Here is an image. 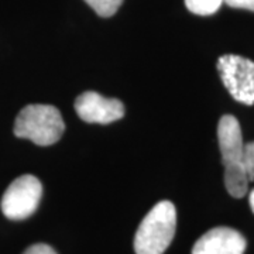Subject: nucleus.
<instances>
[{"label":"nucleus","mask_w":254,"mask_h":254,"mask_svg":"<svg viewBox=\"0 0 254 254\" xmlns=\"http://www.w3.org/2000/svg\"><path fill=\"white\" fill-rule=\"evenodd\" d=\"M218 141L225 167V187L233 198H243L249 190V177L243 165L242 127L235 116L225 115L219 120Z\"/></svg>","instance_id":"f257e3e1"},{"label":"nucleus","mask_w":254,"mask_h":254,"mask_svg":"<svg viewBox=\"0 0 254 254\" xmlns=\"http://www.w3.org/2000/svg\"><path fill=\"white\" fill-rule=\"evenodd\" d=\"M225 3L235 9H246L254 11V0H225Z\"/></svg>","instance_id":"f8f14e48"},{"label":"nucleus","mask_w":254,"mask_h":254,"mask_svg":"<svg viewBox=\"0 0 254 254\" xmlns=\"http://www.w3.org/2000/svg\"><path fill=\"white\" fill-rule=\"evenodd\" d=\"M43 185L34 175H21L10 184L1 198V212L11 220L30 218L38 208Z\"/></svg>","instance_id":"39448f33"},{"label":"nucleus","mask_w":254,"mask_h":254,"mask_svg":"<svg viewBox=\"0 0 254 254\" xmlns=\"http://www.w3.org/2000/svg\"><path fill=\"white\" fill-rule=\"evenodd\" d=\"M177 229V209L173 202L161 200L145 215L134 236L136 254H164Z\"/></svg>","instance_id":"f03ea898"},{"label":"nucleus","mask_w":254,"mask_h":254,"mask_svg":"<svg viewBox=\"0 0 254 254\" xmlns=\"http://www.w3.org/2000/svg\"><path fill=\"white\" fill-rule=\"evenodd\" d=\"M65 131L60 110L53 105H27L20 110L14 122V134L37 145L57 143Z\"/></svg>","instance_id":"7ed1b4c3"},{"label":"nucleus","mask_w":254,"mask_h":254,"mask_svg":"<svg viewBox=\"0 0 254 254\" xmlns=\"http://www.w3.org/2000/svg\"><path fill=\"white\" fill-rule=\"evenodd\" d=\"M246 239L232 227H215L196 240L192 254H245Z\"/></svg>","instance_id":"0eeeda50"},{"label":"nucleus","mask_w":254,"mask_h":254,"mask_svg":"<svg viewBox=\"0 0 254 254\" xmlns=\"http://www.w3.org/2000/svg\"><path fill=\"white\" fill-rule=\"evenodd\" d=\"M243 165L250 181H254V141L245 144L243 148Z\"/></svg>","instance_id":"9d476101"},{"label":"nucleus","mask_w":254,"mask_h":254,"mask_svg":"<svg viewBox=\"0 0 254 254\" xmlns=\"http://www.w3.org/2000/svg\"><path fill=\"white\" fill-rule=\"evenodd\" d=\"M78 116L86 123L109 125L125 116V106L119 99L105 98L98 92H83L75 100Z\"/></svg>","instance_id":"423d86ee"},{"label":"nucleus","mask_w":254,"mask_h":254,"mask_svg":"<svg viewBox=\"0 0 254 254\" xmlns=\"http://www.w3.org/2000/svg\"><path fill=\"white\" fill-rule=\"evenodd\" d=\"M249 202H250V208L253 210L254 213V190L250 192V195H249Z\"/></svg>","instance_id":"ddd939ff"},{"label":"nucleus","mask_w":254,"mask_h":254,"mask_svg":"<svg viewBox=\"0 0 254 254\" xmlns=\"http://www.w3.org/2000/svg\"><path fill=\"white\" fill-rule=\"evenodd\" d=\"M85 1L100 17H112L123 3V0H85Z\"/></svg>","instance_id":"1a4fd4ad"},{"label":"nucleus","mask_w":254,"mask_h":254,"mask_svg":"<svg viewBox=\"0 0 254 254\" xmlns=\"http://www.w3.org/2000/svg\"><path fill=\"white\" fill-rule=\"evenodd\" d=\"M23 254H57V252H55L51 246L38 243V245H34V246H31V247H28L27 250H26Z\"/></svg>","instance_id":"9b49d317"},{"label":"nucleus","mask_w":254,"mask_h":254,"mask_svg":"<svg viewBox=\"0 0 254 254\" xmlns=\"http://www.w3.org/2000/svg\"><path fill=\"white\" fill-rule=\"evenodd\" d=\"M225 0H185V6L190 13L198 16H210L216 13Z\"/></svg>","instance_id":"6e6552de"},{"label":"nucleus","mask_w":254,"mask_h":254,"mask_svg":"<svg viewBox=\"0 0 254 254\" xmlns=\"http://www.w3.org/2000/svg\"><path fill=\"white\" fill-rule=\"evenodd\" d=\"M218 72L232 98L243 105H254V63L240 55H222Z\"/></svg>","instance_id":"20e7f679"}]
</instances>
